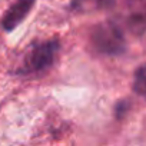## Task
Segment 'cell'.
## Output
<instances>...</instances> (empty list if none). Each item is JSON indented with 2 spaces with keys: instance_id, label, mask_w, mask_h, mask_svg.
Here are the masks:
<instances>
[{
  "instance_id": "obj_3",
  "label": "cell",
  "mask_w": 146,
  "mask_h": 146,
  "mask_svg": "<svg viewBox=\"0 0 146 146\" xmlns=\"http://www.w3.org/2000/svg\"><path fill=\"white\" fill-rule=\"evenodd\" d=\"M35 3H36V0H16L7 9V12L3 15L2 20H0V26L3 27V30L10 33L19 25H22L23 20L32 12Z\"/></svg>"
},
{
  "instance_id": "obj_6",
  "label": "cell",
  "mask_w": 146,
  "mask_h": 146,
  "mask_svg": "<svg viewBox=\"0 0 146 146\" xmlns=\"http://www.w3.org/2000/svg\"><path fill=\"white\" fill-rule=\"evenodd\" d=\"M146 75H145V64H140L135 73H133V85H132V89L136 95L139 96H145V90H146Z\"/></svg>"
},
{
  "instance_id": "obj_5",
  "label": "cell",
  "mask_w": 146,
  "mask_h": 146,
  "mask_svg": "<svg viewBox=\"0 0 146 146\" xmlns=\"http://www.w3.org/2000/svg\"><path fill=\"white\" fill-rule=\"evenodd\" d=\"M86 3L92 5L98 10H105V9H113L116 0H72L70 6L78 10V9H82Z\"/></svg>"
},
{
  "instance_id": "obj_4",
  "label": "cell",
  "mask_w": 146,
  "mask_h": 146,
  "mask_svg": "<svg viewBox=\"0 0 146 146\" xmlns=\"http://www.w3.org/2000/svg\"><path fill=\"white\" fill-rule=\"evenodd\" d=\"M127 29L137 37H142L145 35L146 29V19H145V12H130L126 20Z\"/></svg>"
},
{
  "instance_id": "obj_7",
  "label": "cell",
  "mask_w": 146,
  "mask_h": 146,
  "mask_svg": "<svg viewBox=\"0 0 146 146\" xmlns=\"http://www.w3.org/2000/svg\"><path fill=\"white\" fill-rule=\"evenodd\" d=\"M129 110H130L129 99H120L119 102H116V105H115V116H116L117 120H122L127 115Z\"/></svg>"
},
{
  "instance_id": "obj_1",
  "label": "cell",
  "mask_w": 146,
  "mask_h": 146,
  "mask_svg": "<svg viewBox=\"0 0 146 146\" xmlns=\"http://www.w3.org/2000/svg\"><path fill=\"white\" fill-rule=\"evenodd\" d=\"M59 50L60 42L56 37L32 43L25 53L22 63L15 70V75L22 78H40L53 67Z\"/></svg>"
},
{
  "instance_id": "obj_2",
  "label": "cell",
  "mask_w": 146,
  "mask_h": 146,
  "mask_svg": "<svg viewBox=\"0 0 146 146\" xmlns=\"http://www.w3.org/2000/svg\"><path fill=\"white\" fill-rule=\"evenodd\" d=\"M93 50L103 56H122L127 50L123 27L116 19H108L96 25L90 32Z\"/></svg>"
},
{
  "instance_id": "obj_8",
  "label": "cell",
  "mask_w": 146,
  "mask_h": 146,
  "mask_svg": "<svg viewBox=\"0 0 146 146\" xmlns=\"http://www.w3.org/2000/svg\"><path fill=\"white\" fill-rule=\"evenodd\" d=\"M130 12H145V0H126Z\"/></svg>"
}]
</instances>
